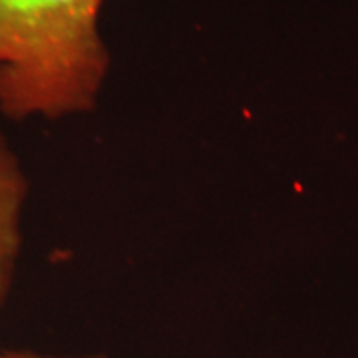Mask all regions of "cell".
I'll return each instance as SVG.
<instances>
[{
	"label": "cell",
	"instance_id": "1",
	"mask_svg": "<svg viewBox=\"0 0 358 358\" xmlns=\"http://www.w3.org/2000/svg\"><path fill=\"white\" fill-rule=\"evenodd\" d=\"M103 0H0V114L13 122L92 112L112 68Z\"/></svg>",
	"mask_w": 358,
	"mask_h": 358
},
{
	"label": "cell",
	"instance_id": "2",
	"mask_svg": "<svg viewBox=\"0 0 358 358\" xmlns=\"http://www.w3.org/2000/svg\"><path fill=\"white\" fill-rule=\"evenodd\" d=\"M28 192L22 162L0 131V308L13 293L22 251V217Z\"/></svg>",
	"mask_w": 358,
	"mask_h": 358
},
{
	"label": "cell",
	"instance_id": "3",
	"mask_svg": "<svg viewBox=\"0 0 358 358\" xmlns=\"http://www.w3.org/2000/svg\"><path fill=\"white\" fill-rule=\"evenodd\" d=\"M0 358H108L106 355H80V357H56V355H40L30 350H8L0 352Z\"/></svg>",
	"mask_w": 358,
	"mask_h": 358
}]
</instances>
